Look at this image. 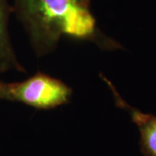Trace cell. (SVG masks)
Wrapping results in <instances>:
<instances>
[{
	"label": "cell",
	"instance_id": "cell-1",
	"mask_svg": "<svg viewBox=\"0 0 156 156\" xmlns=\"http://www.w3.org/2000/svg\"><path fill=\"white\" fill-rule=\"evenodd\" d=\"M13 11L37 56L54 51L62 37L91 42L102 50L122 48L98 28L90 0H14Z\"/></svg>",
	"mask_w": 156,
	"mask_h": 156
},
{
	"label": "cell",
	"instance_id": "cell-2",
	"mask_svg": "<svg viewBox=\"0 0 156 156\" xmlns=\"http://www.w3.org/2000/svg\"><path fill=\"white\" fill-rule=\"evenodd\" d=\"M71 95L69 86L42 72L22 82H0V100L20 102L36 109L48 110L65 105Z\"/></svg>",
	"mask_w": 156,
	"mask_h": 156
},
{
	"label": "cell",
	"instance_id": "cell-3",
	"mask_svg": "<svg viewBox=\"0 0 156 156\" xmlns=\"http://www.w3.org/2000/svg\"><path fill=\"white\" fill-rule=\"evenodd\" d=\"M100 76L110 89L115 105L128 112L133 122L139 129L141 153L145 156H156V115L144 113L128 104L108 78L102 74H101Z\"/></svg>",
	"mask_w": 156,
	"mask_h": 156
},
{
	"label": "cell",
	"instance_id": "cell-4",
	"mask_svg": "<svg viewBox=\"0 0 156 156\" xmlns=\"http://www.w3.org/2000/svg\"><path fill=\"white\" fill-rule=\"evenodd\" d=\"M11 7L7 0H0V73L14 69L25 72V69L18 62L11 42L8 30V21Z\"/></svg>",
	"mask_w": 156,
	"mask_h": 156
}]
</instances>
